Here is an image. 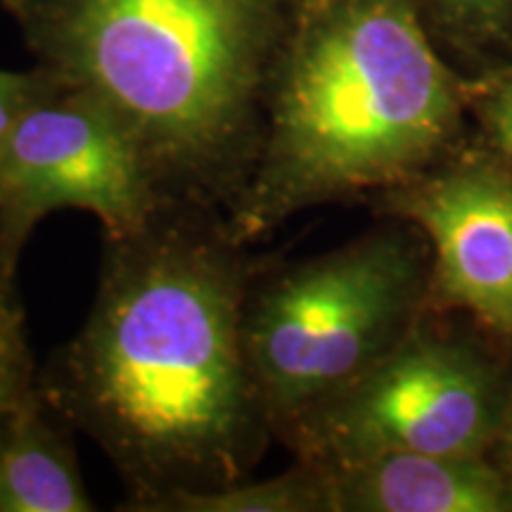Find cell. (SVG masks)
<instances>
[{
	"mask_svg": "<svg viewBox=\"0 0 512 512\" xmlns=\"http://www.w3.org/2000/svg\"><path fill=\"white\" fill-rule=\"evenodd\" d=\"M102 242L91 311L38 370V394L110 460L121 510L159 512L252 479L275 441L245 344L266 259L223 211L195 204L166 202Z\"/></svg>",
	"mask_w": 512,
	"mask_h": 512,
	"instance_id": "cell-1",
	"label": "cell"
},
{
	"mask_svg": "<svg viewBox=\"0 0 512 512\" xmlns=\"http://www.w3.org/2000/svg\"><path fill=\"white\" fill-rule=\"evenodd\" d=\"M387 209L413 221L434 249L441 297L512 335V183L491 169L415 178L387 192Z\"/></svg>",
	"mask_w": 512,
	"mask_h": 512,
	"instance_id": "cell-7",
	"label": "cell"
},
{
	"mask_svg": "<svg viewBox=\"0 0 512 512\" xmlns=\"http://www.w3.org/2000/svg\"><path fill=\"white\" fill-rule=\"evenodd\" d=\"M74 430L34 389L0 420V512H93Z\"/></svg>",
	"mask_w": 512,
	"mask_h": 512,
	"instance_id": "cell-9",
	"label": "cell"
},
{
	"mask_svg": "<svg viewBox=\"0 0 512 512\" xmlns=\"http://www.w3.org/2000/svg\"><path fill=\"white\" fill-rule=\"evenodd\" d=\"M0 202L24 242L60 209L88 211L119 238L166 204L119 119L62 81L0 140Z\"/></svg>",
	"mask_w": 512,
	"mask_h": 512,
	"instance_id": "cell-6",
	"label": "cell"
},
{
	"mask_svg": "<svg viewBox=\"0 0 512 512\" xmlns=\"http://www.w3.org/2000/svg\"><path fill=\"white\" fill-rule=\"evenodd\" d=\"M159 512H330V477L325 467L297 460L283 475L171 498Z\"/></svg>",
	"mask_w": 512,
	"mask_h": 512,
	"instance_id": "cell-10",
	"label": "cell"
},
{
	"mask_svg": "<svg viewBox=\"0 0 512 512\" xmlns=\"http://www.w3.org/2000/svg\"><path fill=\"white\" fill-rule=\"evenodd\" d=\"M486 114H489V126L494 128L498 143L512 159V76L498 83L496 91L491 93L486 102Z\"/></svg>",
	"mask_w": 512,
	"mask_h": 512,
	"instance_id": "cell-15",
	"label": "cell"
},
{
	"mask_svg": "<svg viewBox=\"0 0 512 512\" xmlns=\"http://www.w3.org/2000/svg\"><path fill=\"white\" fill-rule=\"evenodd\" d=\"M508 451H510V456H512V427H510V434H508Z\"/></svg>",
	"mask_w": 512,
	"mask_h": 512,
	"instance_id": "cell-16",
	"label": "cell"
},
{
	"mask_svg": "<svg viewBox=\"0 0 512 512\" xmlns=\"http://www.w3.org/2000/svg\"><path fill=\"white\" fill-rule=\"evenodd\" d=\"M330 512H512V486L482 456L387 453L325 467Z\"/></svg>",
	"mask_w": 512,
	"mask_h": 512,
	"instance_id": "cell-8",
	"label": "cell"
},
{
	"mask_svg": "<svg viewBox=\"0 0 512 512\" xmlns=\"http://www.w3.org/2000/svg\"><path fill=\"white\" fill-rule=\"evenodd\" d=\"M460 88L418 0H294L252 176L228 226L256 245L299 211L392 192L432 169Z\"/></svg>",
	"mask_w": 512,
	"mask_h": 512,
	"instance_id": "cell-3",
	"label": "cell"
},
{
	"mask_svg": "<svg viewBox=\"0 0 512 512\" xmlns=\"http://www.w3.org/2000/svg\"><path fill=\"white\" fill-rule=\"evenodd\" d=\"M496 389L475 356L408 332L373 368L278 434L297 460L342 467L387 453L482 456Z\"/></svg>",
	"mask_w": 512,
	"mask_h": 512,
	"instance_id": "cell-5",
	"label": "cell"
},
{
	"mask_svg": "<svg viewBox=\"0 0 512 512\" xmlns=\"http://www.w3.org/2000/svg\"><path fill=\"white\" fill-rule=\"evenodd\" d=\"M36 375L27 318L17 292H12L0 302V420L34 392Z\"/></svg>",
	"mask_w": 512,
	"mask_h": 512,
	"instance_id": "cell-11",
	"label": "cell"
},
{
	"mask_svg": "<svg viewBox=\"0 0 512 512\" xmlns=\"http://www.w3.org/2000/svg\"><path fill=\"white\" fill-rule=\"evenodd\" d=\"M425 283L418 242L403 230L261 266L247 292L245 344L275 439L413 330Z\"/></svg>",
	"mask_w": 512,
	"mask_h": 512,
	"instance_id": "cell-4",
	"label": "cell"
},
{
	"mask_svg": "<svg viewBox=\"0 0 512 512\" xmlns=\"http://www.w3.org/2000/svg\"><path fill=\"white\" fill-rule=\"evenodd\" d=\"M36 67L107 107L164 202L228 214L294 0H3Z\"/></svg>",
	"mask_w": 512,
	"mask_h": 512,
	"instance_id": "cell-2",
	"label": "cell"
},
{
	"mask_svg": "<svg viewBox=\"0 0 512 512\" xmlns=\"http://www.w3.org/2000/svg\"><path fill=\"white\" fill-rule=\"evenodd\" d=\"M448 27L494 38L512 27V0H430Z\"/></svg>",
	"mask_w": 512,
	"mask_h": 512,
	"instance_id": "cell-12",
	"label": "cell"
},
{
	"mask_svg": "<svg viewBox=\"0 0 512 512\" xmlns=\"http://www.w3.org/2000/svg\"><path fill=\"white\" fill-rule=\"evenodd\" d=\"M24 245L27 242L19 238L8 211H5L3 202H0V302L8 294L15 292V268Z\"/></svg>",
	"mask_w": 512,
	"mask_h": 512,
	"instance_id": "cell-14",
	"label": "cell"
},
{
	"mask_svg": "<svg viewBox=\"0 0 512 512\" xmlns=\"http://www.w3.org/2000/svg\"><path fill=\"white\" fill-rule=\"evenodd\" d=\"M57 83L60 79H55L41 67L31 69V72H5V69H0V140L22 117V112L53 91Z\"/></svg>",
	"mask_w": 512,
	"mask_h": 512,
	"instance_id": "cell-13",
	"label": "cell"
}]
</instances>
